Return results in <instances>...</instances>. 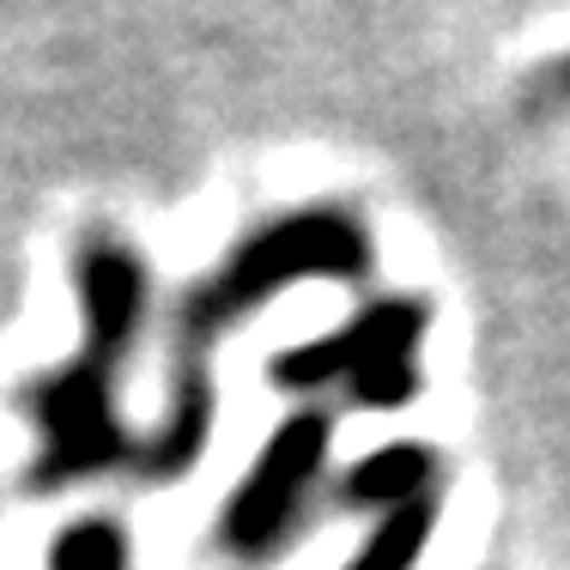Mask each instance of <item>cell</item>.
<instances>
[{"label": "cell", "mask_w": 570, "mask_h": 570, "mask_svg": "<svg viewBox=\"0 0 570 570\" xmlns=\"http://www.w3.org/2000/svg\"><path fill=\"white\" fill-rule=\"evenodd\" d=\"M371 262H376L371 225L352 207H334V200H309V207H292L279 219L255 225L207 279H195L183 292L170 322V376H213V346L230 328H243L262 304H274L285 285L304 279L358 285L371 274Z\"/></svg>", "instance_id": "obj_1"}, {"label": "cell", "mask_w": 570, "mask_h": 570, "mask_svg": "<svg viewBox=\"0 0 570 570\" xmlns=\"http://www.w3.org/2000/svg\"><path fill=\"white\" fill-rule=\"evenodd\" d=\"M425 334H431V297L389 292L352 309L341 328L274 352L267 383L297 401L341 389L346 406H358V413H401L425 389V364H419Z\"/></svg>", "instance_id": "obj_2"}, {"label": "cell", "mask_w": 570, "mask_h": 570, "mask_svg": "<svg viewBox=\"0 0 570 570\" xmlns=\"http://www.w3.org/2000/svg\"><path fill=\"white\" fill-rule=\"evenodd\" d=\"M116 371L121 364L79 346L73 358L49 364L43 376L24 383V413L37 425V455L24 480L37 492H67V485L104 480V473L140 461V438L116 406Z\"/></svg>", "instance_id": "obj_3"}, {"label": "cell", "mask_w": 570, "mask_h": 570, "mask_svg": "<svg viewBox=\"0 0 570 570\" xmlns=\"http://www.w3.org/2000/svg\"><path fill=\"white\" fill-rule=\"evenodd\" d=\"M334 455V419L322 406H292L267 443L255 450L249 473L237 480V492L225 498L219 510V547L230 559H279L292 547L297 522L309 510V492L322 485Z\"/></svg>", "instance_id": "obj_4"}, {"label": "cell", "mask_w": 570, "mask_h": 570, "mask_svg": "<svg viewBox=\"0 0 570 570\" xmlns=\"http://www.w3.org/2000/svg\"><path fill=\"white\" fill-rule=\"evenodd\" d=\"M73 292H79V346L121 364L134 352L153 309V274L128 237L91 230L73 249Z\"/></svg>", "instance_id": "obj_5"}, {"label": "cell", "mask_w": 570, "mask_h": 570, "mask_svg": "<svg viewBox=\"0 0 570 570\" xmlns=\"http://www.w3.org/2000/svg\"><path fill=\"white\" fill-rule=\"evenodd\" d=\"M438 498V450L419 438H395L383 450H371L364 461H352L341 480V504L346 510H371V515H395Z\"/></svg>", "instance_id": "obj_6"}, {"label": "cell", "mask_w": 570, "mask_h": 570, "mask_svg": "<svg viewBox=\"0 0 570 570\" xmlns=\"http://www.w3.org/2000/svg\"><path fill=\"white\" fill-rule=\"evenodd\" d=\"M431 534H438V498H425L413 510H395V515H376L364 547L341 570H419Z\"/></svg>", "instance_id": "obj_7"}, {"label": "cell", "mask_w": 570, "mask_h": 570, "mask_svg": "<svg viewBox=\"0 0 570 570\" xmlns=\"http://www.w3.org/2000/svg\"><path fill=\"white\" fill-rule=\"evenodd\" d=\"M49 570H134L128 528L116 515H79V522H67L56 534Z\"/></svg>", "instance_id": "obj_8"}, {"label": "cell", "mask_w": 570, "mask_h": 570, "mask_svg": "<svg viewBox=\"0 0 570 570\" xmlns=\"http://www.w3.org/2000/svg\"><path fill=\"white\" fill-rule=\"evenodd\" d=\"M559 86H564V91H570V61H564V67H559Z\"/></svg>", "instance_id": "obj_9"}]
</instances>
